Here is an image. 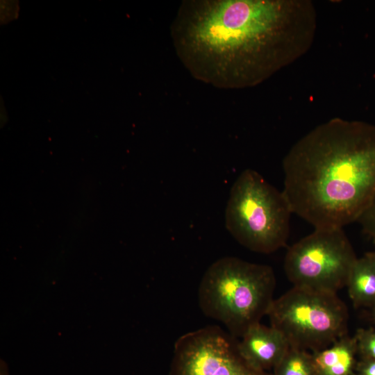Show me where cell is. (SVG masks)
<instances>
[{"label": "cell", "mask_w": 375, "mask_h": 375, "mask_svg": "<svg viewBox=\"0 0 375 375\" xmlns=\"http://www.w3.org/2000/svg\"><path fill=\"white\" fill-rule=\"evenodd\" d=\"M317 26L310 0H185L170 35L195 79L220 89H244L303 56Z\"/></svg>", "instance_id": "obj_1"}, {"label": "cell", "mask_w": 375, "mask_h": 375, "mask_svg": "<svg viewBox=\"0 0 375 375\" xmlns=\"http://www.w3.org/2000/svg\"><path fill=\"white\" fill-rule=\"evenodd\" d=\"M282 165L292 212L315 228H343L375 197V126L332 118L296 142Z\"/></svg>", "instance_id": "obj_2"}, {"label": "cell", "mask_w": 375, "mask_h": 375, "mask_svg": "<svg viewBox=\"0 0 375 375\" xmlns=\"http://www.w3.org/2000/svg\"><path fill=\"white\" fill-rule=\"evenodd\" d=\"M276 278L267 265L232 256L221 258L204 273L199 304L208 317L222 323L233 337H240L267 315Z\"/></svg>", "instance_id": "obj_3"}, {"label": "cell", "mask_w": 375, "mask_h": 375, "mask_svg": "<svg viewBox=\"0 0 375 375\" xmlns=\"http://www.w3.org/2000/svg\"><path fill=\"white\" fill-rule=\"evenodd\" d=\"M292 213L283 192L256 171L248 169L232 185L225 210V225L243 247L270 253L285 246Z\"/></svg>", "instance_id": "obj_4"}, {"label": "cell", "mask_w": 375, "mask_h": 375, "mask_svg": "<svg viewBox=\"0 0 375 375\" xmlns=\"http://www.w3.org/2000/svg\"><path fill=\"white\" fill-rule=\"evenodd\" d=\"M267 315L292 347L319 351L346 335L348 312L337 293L293 286Z\"/></svg>", "instance_id": "obj_5"}, {"label": "cell", "mask_w": 375, "mask_h": 375, "mask_svg": "<svg viewBox=\"0 0 375 375\" xmlns=\"http://www.w3.org/2000/svg\"><path fill=\"white\" fill-rule=\"evenodd\" d=\"M357 258L343 228H315L289 247L284 269L293 286L337 293Z\"/></svg>", "instance_id": "obj_6"}, {"label": "cell", "mask_w": 375, "mask_h": 375, "mask_svg": "<svg viewBox=\"0 0 375 375\" xmlns=\"http://www.w3.org/2000/svg\"><path fill=\"white\" fill-rule=\"evenodd\" d=\"M237 344L218 326L187 333L175 342L172 375H264L242 359Z\"/></svg>", "instance_id": "obj_7"}, {"label": "cell", "mask_w": 375, "mask_h": 375, "mask_svg": "<svg viewBox=\"0 0 375 375\" xmlns=\"http://www.w3.org/2000/svg\"><path fill=\"white\" fill-rule=\"evenodd\" d=\"M237 345L242 359L251 367L262 373L265 369L275 368L290 347L282 333L260 323L250 327Z\"/></svg>", "instance_id": "obj_8"}, {"label": "cell", "mask_w": 375, "mask_h": 375, "mask_svg": "<svg viewBox=\"0 0 375 375\" xmlns=\"http://www.w3.org/2000/svg\"><path fill=\"white\" fill-rule=\"evenodd\" d=\"M357 346L355 339L343 336L312 356L315 375H350Z\"/></svg>", "instance_id": "obj_9"}, {"label": "cell", "mask_w": 375, "mask_h": 375, "mask_svg": "<svg viewBox=\"0 0 375 375\" xmlns=\"http://www.w3.org/2000/svg\"><path fill=\"white\" fill-rule=\"evenodd\" d=\"M346 286L355 306L375 305V262L367 253L355 261Z\"/></svg>", "instance_id": "obj_10"}, {"label": "cell", "mask_w": 375, "mask_h": 375, "mask_svg": "<svg viewBox=\"0 0 375 375\" xmlns=\"http://www.w3.org/2000/svg\"><path fill=\"white\" fill-rule=\"evenodd\" d=\"M274 375H315L312 356L304 350L290 346L275 367Z\"/></svg>", "instance_id": "obj_11"}, {"label": "cell", "mask_w": 375, "mask_h": 375, "mask_svg": "<svg viewBox=\"0 0 375 375\" xmlns=\"http://www.w3.org/2000/svg\"><path fill=\"white\" fill-rule=\"evenodd\" d=\"M357 349L365 358L375 360V331L359 330L355 338Z\"/></svg>", "instance_id": "obj_12"}, {"label": "cell", "mask_w": 375, "mask_h": 375, "mask_svg": "<svg viewBox=\"0 0 375 375\" xmlns=\"http://www.w3.org/2000/svg\"><path fill=\"white\" fill-rule=\"evenodd\" d=\"M358 222L362 231L375 241V197Z\"/></svg>", "instance_id": "obj_13"}, {"label": "cell", "mask_w": 375, "mask_h": 375, "mask_svg": "<svg viewBox=\"0 0 375 375\" xmlns=\"http://www.w3.org/2000/svg\"><path fill=\"white\" fill-rule=\"evenodd\" d=\"M360 375H375V360L365 358L360 365Z\"/></svg>", "instance_id": "obj_14"}, {"label": "cell", "mask_w": 375, "mask_h": 375, "mask_svg": "<svg viewBox=\"0 0 375 375\" xmlns=\"http://www.w3.org/2000/svg\"><path fill=\"white\" fill-rule=\"evenodd\" d=\"M371 258L375 262V251L368 252L367 253Z\"/></svg>", "instance_id": "obj_15"}, {"label": "cell", "mask_w": 375, "mask_h": 375, "mask_svg": "<svg viewBox=\"0 0 375 375\" xmlns=\"http://www.w3.org/2000/svg\"><path fill=\"white\" fill-rule=\"evenodd\" d=\"M6 367L2 366L1 367V375H8V373L5 372Z\"/></svg>", "instance_id": "obj_16"}, {"label": "cell", "mask_w": 375, "mask_h": 375, "mask_svg": "<svg viewBox=\"0 0 375 375\" xmlns=\"http://www.w3.org/2000/svg\"><path fill=\"white\" fill-rule=\"evenodd\" d=\"M372 308V310H373V311H372L373 317H374V320H375V305L373 306Z\"/></svg>", "instance_id": "obj_17"}]
</instances>
